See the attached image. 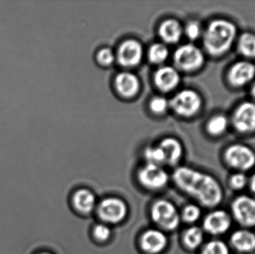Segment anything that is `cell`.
<instances>
[{"label":"cell","instance_id":"6da1fadb","mask_svg":"<svg viewBox=\"0 0 255 254\" xmlns=\"http://www.w3.org/2000/svg\"><path fill=\"white\" fill-rule=\"evenodd\" d=\"M178 189L193 198L201 207H220L225 199V189L215 176L189 167H180L173 172Z\"/></svg>","mask_w":255,"mask_h":254},{"label":"cell","instance_id":"7a4b0ae2","mask_svg":"<svg viewBox=\"0 0 255 254\" xmlns=\"http://www.w3.org/2000/svg\"><path fill=\"white\" fill-rule=\"evenodd\" d=\"M238 37V26L235 22L226 18L212 19L202 34L204 49L213 58H221L230 52Z\"/></svg>","mask_w":255,"mask_h":254},{"label":"cell","instance_id":"3957f363","mask_svg":"<svg viewBox=\"0 0 255 254\" xmlns=\"http://www.w3.org/2000/svg\"><path fill=\"white\" fill-rule=\"evenodd\" d=\"M223 160L228 168L238 172L247 173L255 167V152L244 143H234L225 149Z\"/></svg>","mask_w":255,"mask_h":254},{"label":"cell","instance_id":"277c9868","mask_svg":"<svg viewBox=\"0 0 255 254\" xmlns=\"http://www.w3.org/2000/svg\"><path fill=\"white\" fill-rule=\"evenodd\" d=\"M230 212L234 222L240 228L255 229V198L251 195L241 194L231 201Z\"/></svg>","mask_w":255,"mask_h":254},{"label":"cell","instance_id":"5b68a950","mask_svg":"<svg viewBox=\"0 0 255 254\" xmlns=\"http://www.w3.org/2000/svg\"><path fill=\"white\" fill-rule=\"evenodd\" d=\"M174 63L178 70L193 73L200 70L205 63L203 51L192 43L182 45L175 50Z\"/></svg>","mask_w":255,"mask_h":254},{"label":"cell","instance_id":"8992f818","mask_svg":"<svg viewBox=\"0 0 255 254\" xmlns=\"http://www.w3.org/2000/svg\"><path fill=\"white\" fill-rule=\"evenodd\" d=\"M234 221L229 210L220 207L210 210L205 215L202 228L205 234L214 238H220L227 234L233 226Z\"/></svg>","mask_w":255,"mask_h":254},{"label":"cell","instance_id":"52a82bcc","mask_svg":"<svg viewBox=\"0 0 255 254\" xmlns=\"http://www.w3.org/2000/svg\"><path fill=\"white\" fill-rule=\"evenodd\" d=\"M171 108L182 117L190 118L200 112L203 100L199 92L193 89L180 91L169 102Z\"/></svg>","mask_w":255,"mask_h":254},{"label":"cell","instance_id":"ba28073f","mask_svg":"<svg viewBox=\"0 0 255 254\" xmlns=\"http://www.w3.org/2000/svg\"><path fill=\"white\" fill-rule=\"evenodd\" d=\"M151 217L158 226L167 231L177 229L181 223V215L170 201L159 200L151 209Z\"/></svg>","mask_w":255,"mask_h":254},{"label":"cell","instance_id":"9c48e42d","mask_svg":"<svg viewBox=\"0 0 255 254\" xmlns=\"http://www.w3.org/2000/svg\"><path fill=\"white\" fill-rule=\"evenodd\" d=\"M230 123L239 134L244 135L255 134V101H244L240 103L232 113Z\"/></svg>","mask_w":255,"mask_h":254},{"label":"cell","instance_id":"30bf717a","mask_svg":"<svg viewBox=\"0 0 255 254\" xmlns=\"http://www.w3.org/2000/svg\"><path fill=\"white\" fill-rule=\"evenodd\" d=\"M255 64L244 59L231 65L226 73V80L229 86L241 89L255 82Z\"/></svg>","mask_w":255,"mask_h":254},{"label":"cell","instance_id":"8fae6325","mask_svg":"<svg viewBox=\"0 0 255 254\" xmlns=\"http://www.w3.org/2000/svg\"><path fill=\"white\" fill-rule=\"evenodd\" d=\"M99 216L105 222L118 224L127 218L128 207L123 200L115 197L103 199L97 208Z\"/></svg>","mask_w":255,"mask_h":254},{"label":"cell","instance_id":"7c38bea8","mask_svg":"<svg viewBox=\"0 0 255 254\" xmlns=\"http://www.w3.org/2000/svg\"><path fill=\"white\" fill-rule=\"evenodd\" d=\"M140 184L150 190H160L167 185L169 175L160 166L147 164L138 172Z\"/></svg>","mask_w":255,"mask_h":254},{"label":"cell","instance_id":"4fadbf2b","mask_svg":"<svg viewBox=\"0 0 255 254\" xmlns=\"http://www.w3.org/2000/svg\"><path fill=\"white\" fill-rule=\"evenodd\" d=\"M231 249L238 254H252L255 252V232L248 228H240L232 231L229 237Z\"/></svg>","mask_w":255,"mask_h":254},{"label":"cell","instance_id":"5bb4252c","mask_svg":"<svg viewBox=\"0 0 255 254\" xmlns=\"http://www.w3.org/2000/svg\"><path fill=\"white\" fill-rule=\"evenodd\" d=\"M143 50L142 45L135 40H127L121 43L117 52V60L124 67L138 65L142 60Z\"/></svg>","mask_w":255,"mask_h":254},{"label":"cell","instance_id":"9a60e30c","mask_svg":"<svg viewBox=\"0 0 255 254\" xmlns=\"http://www.w3.org/2000/svg\"><path fill=\"white\" fill-rule=\"evenodd\" d=\"M168 245V238L163 231L149 229L145 231L140 239L142 250L150 254H157L163 252Z\"/></svg>","mask_w":255,"mask_h":254},{"label":"cell","instance_id":"2e32d148","mask_svg":"<svg viewBox=\"0 0 255 254\" xmlns=\"http://www.w3.org/2000/svg\"><path fill=\"white\" fill-rule=\"evenodd\" d=\"M179 73L172 67H163L154 73V81L156 86L163 92H169L179 85Z\"/></svg>","mask_w":255,"mask_h":254},{"label":"cell","instance_id":"e0dca14e","mask_svg":"<svg viewBox=\"0 0 255 254\" xmlns=\"http://www.w3.org/2000/svg\"><path fill=\"white\" fill-rule=\"evenodd\" d=\"M115 86L121 96L132 98L139 92V79L133 73L124 72L119 73L115 78Z\"/></svg>","mask_w":255,"mask_h":254},{"label":"cell","instance_id":"ac0fdd59","mask_svg":"<svg viewBox=\"0 0 255 254\" xmlns=\"http://www.w3.org/2000/svg\"><path fill=\"white\" fill-rule=\"evenodd\" d=\"M164 156L165 164L175 166L178 164L183 154V148L178 140L172 137L163 139L158 145Z\"/></svg>","mask_w":255,"mask_h":254},{"label":"cell","instance_id":"d6986e66","mask_svg":"<svg viewBox=\"0 0 255 254\" xmlns=\"http://www.w3.org/2000/svg\"><path fill=\"white\" fill-rule=\"evenodd\" d=\"M73 204L79 213L89 214L95 209L97 200L95 195L91 190L81 189L76 191L73 195Z\"/></svg>","mask_w":255,"mask_h":254},{"label":"cell","instance_id":"ffe728a7","mask_svg":"<svg viewBox=\"0 0 255 254\" xmlns=\"http://www.w3.org/2000/svg\"><path fill=\"white\" fill-rule=\"evenodd\" d=\"M160 38L166 43H178L183 34L181 24L175 19H169L160 24L158 29Z\"/></svg>","mask_w":255,"mask_h":254},{"label":"cell","instance_id":"44dd1931","mask_svg":"<svg viewBox=\"0 0 255 254\" xmlns=\"http://www.w3.org/2000/svg\"><path fill=\"white\" fill-rule=\"evenodd\" d=\"M230 125V120L226 115L219 113L211 116L206 125L205 130L210 137L218 138L227 132Z\"/></svg>","mask_w":255,"mask_h":254},{"label":"cell","instance_id":"7402d4cb","mask_svg":"<svg viewBox=\"0 0 255 254\" xmlns=\"http://www.w3.org/2000/svg\"><path fill=\"white\" fill-rule=\"evenodd\" d=\"M237 49L246 60L253 61L255 59V34L252 31H245L237 39Z\"/></svg>","mask_w":255,"mask_h":254},{"label":"cell","instance_id":"603a6c76","mask_svg":"<svg viewBox=\"0 0 255 254\" xmlns=\"http://www.w3.org/2000/svg\"><path fill=\"white\" fill-rule=\"evenodd\" d=\"M205 233L201 227L193 225L186 230L183 241L187 249L196 251L205 244Z\"/></svg>","mask_w":255,"mask_h":254},{"label":"cell","instance_id":"cb8c5ba5","mask_svg":"<svg viewBox=\"0 0 255 254\" xmlns=\"http://www.w3.org/2000/svg\"><path fill=\"white\" fill-rule=\"evenodd\" d=\"M200 254H231V248L224 240L214 238L202 246Z\"/></svg>","mask_w":255,"mask_h":254},{"label":"cell","instance_id":"d4e9b609","mask_svg":"<svg viewBox=\"0 0 255 254\" xmlns=\"http://www.w3.org/2000/svg\"><path fill=\"white\" fill-rule=\"evenodd\" d=\"M249 176L247 173L235 171L228 179V186L234 192H242L248 188Z\"/></svg>","mask_w":255,"mask_h":254},{"label":"cell","instance_id":"484cf974","mask_svg":"<svg viewBox=\"0 0 255 254\" xmlns=\"http://www.w3.org/2000/svg\"><path fill=\"white\" fill-rule=\"evenodd\" d=\"M169 55V50L165 45L155 43L150 47L148 50V60L152 64H160L164 62Z\"/></svg>","mask_w":255,"mask_h":254},{"label":"cell","instance_id":"4316f807","mask_svg":"<svg viewBox=\"0 0 255 254\" xmlns=\"http://www.w3.org/2000/svg\"><path fill=\"white\" fill-rule=\"evenodd\" d=\"M202 207L197 204H187L183 209L181 219L188 224H194L202 217Z\"/></svg>","mask_w":255,"mask_h":254},{"label":"cell","instance_id":"83f0119b","mask_svg":"<svg viewBox=\"0 0 255 254\" xmlns=\"http://www.w3.org/2000/svg\"><path fill=\"white\" fill-rule=\"evenodd\" d=\"M144 157L148 164L160 167L162 164H165L164 156L158 146L146 148L144 152Z\"/></svg>","mask_w":255,"mask_h":254},{"label":"cell","instance_id":"f1b7e54d","mask_svg":"<svg viewBox=\"0 0 255 254\" xmlns=\"http://www.w3.org/2000/svg\"><path fill=\"white\" fill-rule=\"evenodd\" d=\"M204 30L202 29V25L198 21L192 20L186 25L184 32L187 38L192 41L198 40L203 34Z\"/></svg>","mask_w":255,"mask_h":254},{"label":"cell","instance_id":"f546056e","mask_svg":"<svg viewBox=\"0 0 255 254\" xmlns=\"http://www.w3.org/2000/svg\"><path fill=\"white\" fill-rule=\"evenodd\" d=\"M169 102L164 97L155 96L149 103L150 110L155 114H163L169 107Z\"/></svg>","mask_w":255,"mask_h":254},{"label":"cell","instance_id":"4dcf8cb0","mask_svg":"<svg viewBox=\"0 0 255 254\" xmlns=\"http://www.w3.org/2000/svg\"><path fill=\"white\" fill-rule=\"evenodd\" d=\"M97 60L100 65L109 67L115 61V55L113 51L109 48L100 49L97 55Z\"/></svg>","mask_w":255,"mask_h":254},{"label":"cell","instance_id":"1f68e13d","mask_svg":"<svg viewBox=\"0 0 255 254\" xmlns=\"http://www.w3.org/2000/svg\"><path fill=\"white\" fill-rule=\"evenodd\" d=\"M94 236L98 241L106 242L110 239L112 230L107 225L100 224L94 227Z\"/></svg>","mask_w":255,"mask_h":254},{"label":"cell","instance_id":"d6a6232c","mask_svg":"<svg viewBox=\"0 0 255 254\" xmlns=\"http://www.w3.org/2000/svg\"><path fill=\"white\" fill-rule=\"evenodd\" d=\"M248 188L251 195L255 198V171L250 177H249Z\"/></svg>","mask_w":255,"mask_h":254},{"label":"cell","instance_id":"836d02e7","mask_svg":"<svg viewBox=\"0 0 255 254\" xmlns=\"http://www.w3.org/2000/svg\"><path fill=\"white\" fill-rule=\"evenodd\" d=\"M250 93H251V96L253 98V101L255 102V81L253 82V85H252Z\"/></svg>","mask_w":255,"mask_h":254},{"label":"cell","instance_id":"e575fe53","mask_svg":"<svg viewBox=\"0 0 255 254\" xmlns=\"http://www.w3.org/2000/svg\"><path fill=\"white\" fill-rule=\"evenodd\" d=\"M39 254H52L48 253V252H43V253H40Z\"/></svg>","mask_w":255,"mask_h":254},{"label":"cell","instance_id":"d590c367","mask_svg":"<svg viewBox=\"0 0 255 254\" xmlns=\"http://www.w3.org/2000/svg\"><path fill=\"white\" fill-rule=\"evenodd\" d=\"M238 254V253H236V254Z\"/></svg>","mask_w":255,"mask_h":254}]
</instances>
